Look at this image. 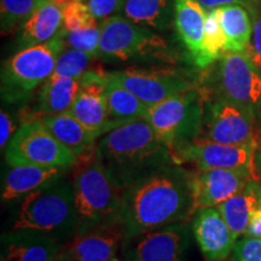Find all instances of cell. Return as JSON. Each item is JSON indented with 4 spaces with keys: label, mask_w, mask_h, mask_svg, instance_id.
Masks as SVG:
<instances>
[{
    "label": "cell",
    "mask_w": 261,
    "mask_h": 261,
    "mask_svg": "<svg viewBox=\"0 0 261 261\" xmlns=\"http://www.w3.org/2000/svg\"><path fill=\"white\" fill-rule=\"evenodd\" d=\"M244 236L261 238V207L254 211L250 215Z\"/></svg>",
    "instance_id": "37"
},
{
    "label": "cell",
    "mask_w": 261,
    "mask_h": 261,
    "mask_svg": "<svg viewBox=\"0 0 261 261\" xmlns=\"http://www.w3.org/2000/svg\"><path fill=\"white\" fill-rule=\"evenodd\" d=\"M197 2L200 3L205 10H211V9L220 8V6L231 5V4H241L248 8L253 0H197Z\"/></svg>",
    "instance_id": "38"
},
{
    "label": "cell",
    "mask_w": 261,
    "mask_h": 261,
    "mask_svg": "<svg viewBox=\"0 0 261 261\" xmlns=\"http://www.w3.org/2000/svg\"><path fill=\"white\" fill-rule=\"evenodd\" d=\"M96 58L97 57L85 51L65 47L57 58L56 68H55L54 73L62 75V76L80 79L86 71L91 70V64L93 63Z\"/></svg>",
    "instance_id": "30"
},
{
    "label": "cell",
    "mask_w": 261,
    "mask_h": 261,
    "mask_svg": "<svg viewBox=\"0 0 261 261\" xmlns=\"http://www.w3.org/2000/svg\"><path fill=\"white\" fill-rule=\"evenodd\" d=\"M9 230H32L58 238H70L77 232V215L73 181L64 175L19 198Z\"/></svg>",
    "instance_id": "3"
},
{
    "label": "cell",
    "mask_w": 261,
    "mask_h": 261,
    "mask_svg": "<svg viewBox=\"0 0 261 261\" xmlns=\"http://www.w3.org/2000/svg\"><path fill=\"white\" fill-rule=\"evenodd\" d=\"M256 116L260 117V121H261V100L259 107H257V112H256ZM260 132H261V125H260Z\"/></svg>",
    "instance_id": "42"
},
{
    "label": "cell",
    "mask_w": 261,
    "mask_h": 261,
    "mask_svg": "<svg viewBox=\"0 0 261 261\" xmlns=\"http://www.w3.org/2000/svg\"><path fill=\"white\" fill-rule=\"evenodd\" d=\"M62 27V9L50 0H44L19 28L17 46L22 50L50 41L58 35Z\"/></svg>",
    "instance_id": "22"
},
{
    "label": "cell",
    "mask_w": 261,
    "mask_h": 261,
    "mask_svg": "<svg viewBox=\"0 0 261 261\" xmlns=\"http://www.w3.org/2000/svg\"><path fill=\"white\" fill-rule=\"evenodd\" d=\"M42 2L44 0H2L0 25L3 34L21 28Z\"/></svg>",
    "instance_id": "29"
},
{
    "label": "cell",
    "mask_w": 261,
    "mask_h": 261,
    "mask_svg": "<svg viewBox=\"0 0 261 261\" xmlns=\"http://www.w3.org/2000/svg\"><path fill=\"white\" fill-rule=\"evenodd\" d=\"M125 238V228L116 219L74 234L61 254L69 261H110Z\"/></svg>",
    "instance_id": "14"
},
{
    "label": "cell",
    "mask_w": 261,
    "mask_h": 261,
    "mask_svg": "<svg viewBox=\"0 0 261 261\" xmlns=\"http://www.w3.org/2000/svg\"><path fill=\"white\" fill-rule=\"evenodd\" d=\"M231 261H261V238H238L231 253Z\"/></svg>",
    "instance_id": "34"
},
{
    "label": "cell",
    "mask_w": 261,
    "mask_h": 261,
    "mask_svg": "<svg viewBox=\"0 0 261 261\" xmlns=\"http://www.w3.org/2000/svg\"><path fill=\"white\" fill-rule=\"evenodd\" d=\"M122 16L133 23L152 29L166 31L174 22V2L172 0H126Z\"/></svg>",
    "instance_id": "25"
},
{
    "label": "cell",
    "mask_w": 261,
    "mask_h": 261,
    "mask_svg": "<svg viewBox=\"0 0 261 261\" xmlns=\"http://www.w3.org/2000/svg\"><path fill=\"white\" fill-rule=\"evenodd\" d=\"M80 90V79L52 74L42 84L37 112L40 116L69 112Z\"/></svg>",
    "instance_id": "24"
},
{
    "label": "cell",
    "mask_w": 261,
    "mask_h": 261,
    "mask_svg": "<svg viewBox=\"0 0 261 261\" xmlns=\"http://www.w3.org/2000/svg\"><path fill=\"white\" fill-rule=\"evenodd\" d=\"M106 73L91 69L80 77V90L69 113L98 138L117 127L110 120L106 98Z\"/></svg>",
    "instance_id": "15"
},
{
    "label": "cell",
    "mask_w": 261,
    "mask_h": 261,
    "mask_svg": "<svg viewBox=\"0 0 261 261\" xmlns=\"http://www.w3.org/2000/svg\"><path fill=\"white\" fill-rule=\"evenodd\" d=\"M256 114L253 110L223 97L204 104L203 127L196 142L228 145H257Z\"/></svg>",
    "instance_id": "9"
},
{
    "label": "cell",
    "mask_w": 261,
    "mask_h": 261,
    "mask_svg": "<svg viewBox=\"0 0 261 261\" xmlns=\"http://www.w3.org/2000/svg\"><path fill=\"white\" fill-rule=\"evenodd\" d=\"M261 207V181L253 179L242 191L218 205L233 237H243L253 212Z\"/></svg>",
    "instance_id": "23"
},
{
    "label": "cell",
    "mask_w": 261,
    "mask_h": 261,
    "mask_svg": "<svg viewBox=\"0 0 261 261\" xmlns=\"http://www.w3.org/2000/svg\"><path fill=\"white\" fill-rule=\"evenodd\" d=\"M226 45L224 51H246L253 33L250 12L241 4L225 5L219 8Z\"/></svg>",
    "instance_id": "27"
},
{
    "label": "cell",
    "mask_w": 261,
    "mask_h": 261,
    "mask_svg": "<svg viewBox=\"0 0 261 261\" xmlns=\"http://www.w3.org/2000/svg\"><path fill=\"white\" fill-rule=\"evenodd\" d=\"M80 2H84V0H80Z\"/></svg>",
    "instance_id": "44"
},
{
    "label": "cell",
    "mask_w": 261,
    "mask_h": 261,
    "mask_svg": "<svg viewBox=\"0 0 261 261\" xmlns=\"http://www.w3.org/2000/svg\"><path fill=\"white\" fill-rule=\"evenodd\" d=\"M218 97L256 114L261 100V70L244 51H224L218 67Z\"/></svg>",
    "instance_id": "11"
},
{
    "label": "cell",
    "mask_w": 261,
    "mask_h": 261,
    "mask_svg": "<svg viewBox=\"0 0 261 261\" xmlns=\"http://www.w3.org/2000/svg\"><path fill=\"white\" fill-rule=\"evenodd\" d=\"M126 0H89L87 5L97 19H106L122 9Z\"/></svg>",
    "instance_id": "35"
},
{
    "label": "cell",
    "mask_w": 261,
    "mask_h": 261,
    "mask_svg": "<svg viewBox=\"0 0 261 261\" xmlns=\"http://www.w3.org/2000/svg\"><path fill=\"white\" fill-rule=\"evenodd\" d=\"M248 11L252 16L253 33L244 52L261 70V0H253L248 6Z\"/></svg>",
    "instance_id": "33"
},
{
    "label": "cell",
    "mask_w": 261,
    "mask_h": 261,
    "mask_svg": "<svg viewBox=\"0 0 261 261\" xmlns=\"http://www.w3.org/2000/svg\"><path fill=\"white\" fill-rule=\"evenodd\" d=\"M68 169L32 165H8L2 182V201L11 202L24 197L48 182L63 177Z\"/></svg>",
    "instance_id": "21"
},
{
    "label": "cell",
    "mask_w": 261,
    "mask_h": 261,
    "mask_svg": "<svg viewBox=\"0 0 261 261\" xmlns=\"http://www.w3.org/2000/svg\"><path fill=\"white\" fill-rule=\"evenodd\" d=\"M226 45V37L220 22L219 8L211 9L204 22V68L219 60Z\"/></svg>",
    "instance_id": "28"
},
{
    "label": "cell",
    "mask_w": 261,
    "mask_h": 261,
    "mask_svg": "<svg viewBox=\"0 0 261 261\" xmlns=\"http://www.w3.org/2000/svg\"><path fill=\"white\" fill-rule=\"evenodd\" d=\"M255 171L257 179L261 181V148L257 149L256 155H255Z\"/></svg>",
    "instance_id": "39"
},
{
    "label": "cell",
    "mask_w": 261,
    "mask_h": 261,
    "mask_svg": "<svg viewBox=\"0 0 261 261\" xmlns=\"http://www.w3.org/2000/svg\"><path fill=\"white\" fill-rule=\"evenodd\" d=\"M63 15V27L62 31L69 32L85 27L96 25L97 18L91 12L89 5L80 0H73L62 9Z\"/></svg>",
    "instance_id": "32"
},
{
    "label": "cell",
    "mask_w": 261,
    "mask_h": 261,
    "mask_svg": "<svg viewBox=\"0 0 261 261\" xmlns=\"http://www.w3.org/2000/svg\"><path fill=\"white\" fill-rule=\"evenodd\" d=\"M107 75L149 107L194 87L190 81L173 70L126 69L110 71Z\"/></svg>",
    "instance_id": "13"
},
{
    "label": "cell",
    "mask_w": 261,
    "mask_h": 261,
    "mask_svg": "<svg viewBox=\"0 0 261 261\" xmlns=\"http://www.w3.org/2000/svg\"><path fill=\"white\" fill-rule=\"evenodd\" d=\"M64 244L51 234L9 230L2 234L0 261H54Z\"/></svg>",
    "instance_id": "18"
},
{
    "label": "cell",
    "mask_w": 261,
    "mask_h": 261,
    "mask_svg": "<svg viewBox=\"0 0 261 261\" xmlns=\"http://www.w3.org/2000/svg\"><path fill=\"white\" fill-rule=\"evenodd\" d=\"M99 57L109 62L174 60L172 48L165 39L151 29L119 15L110 16L100 23Z\"/></svg>",
    "instance_id": "5"
},
{
    "label": "cell",
    "mask_w": 261,
    "mask_h": 261,
    "mask_svg": "<svg viewBox=\"0 0 261 261\" xmlns=\"http://www.w3.org/2000/svg\"><path fill=\"white\" fill-rule=\"evenodd\" d=\"M76 166L73 187L77 232L119 219L121 192L104 168L94 159Z\"/></svg>",
    "instance_id": "4"
},
{
    "label": "cell",
    "mask_w": 261,
    "mask_h": 261,
    "mask_svg": "<svg viewBox=\"0 0 261 261\" xmlns=\"http://www.w3.org/2000/svg\"><path fill=\"white\" fill-rule=\"evenodd\" d=\"M54 261H69V260H67V259H65V257H64L63 255H62V254L60 253V254H58V255H57L56 259H55Z\"/></svg>",
    "instance_id": "41"
},
{
    "label": "cell",
    "mask_w": 261,
    "mask_h": 261,
    "mask_svg": "<svg viewBox=\"0 0 261 261\" xmlns=\"http://www.w3.org/2000/svg\"><path fill=\"white\" fill-rule=\"evenodd\" d=\"M253 179H257L256 173L248 169L214 168L191 172L196 208L198 211L200 208L218 207L242 191Z\"/></svg>",
    "instance_id": "16"
},
{
    "label": "cell",
    "mask_w": 261,
    "mask_h": 261,
    "mask_svg": "<svg viewBox=\"0 0 261 261\" xmlns=\"http://www.w3.org/2000/svg\"><path fill=\"white\" fill-rule=\"evenodd\" d=\"M110 261H121V260H120L119 257H117V256H115V257H113V259L110 260Z\"/></svg>",
    "instance_id": "43"
},
{
    "label": "cell",
    "mask_w": 261,
    "mask_h": 261,
    "mask_svg": "<svg viewBox=\"0 0 261 261\" xmlns=\"http://www.w3.org/2000/svg\"><path fill=\"white\" fill-rule=\"evenodd\" d=\"M65 148L77 159V163L94 159L98 137L69 112L38 117Z\"/></svg>",
    "instance_id": "19"
},
{
    "label": "cell",
    "mask_w": 261,
    "mask_h": 261,
    "mask_svg": "<svg viewBox=\"0 0 261 261\" xmlns=\"http://www.w3.org/2000/svg\"><path fill=\"white\" fill-rule=\"evenodd\" d=\"M257 145H228L212 142H194L174 152L179 165L192 163L197 171L214 168L255 171Z\"/></svg>",
    "instance_id": "12"
},
{
    "label": "cell",
    "mask_w": 261,
    "mask_h": 261,
    "mask_svg": "<svg viewBox=\"0 0 261 261\" xmlns=\"http://www.w3.org/2000/svg\"><path fill=\"white\" fill-rule=\"evenodd\" d=\"M16 130L17 129L15 128L11 116L5 110H2V113H0V132H2V135H0V146H2V149L8 146Z\"/></svg>",
    "instance_id": "36"
},
{
    "label": "cell",
    "mask_w": 261,
    "mask_h": 261,
    "mask_svg": "<svg viewBox=\"0 0 261 261\" xmlns=\"http://www.w3.org/2000/svg\"><path fill=\"white\" fill-rule=\"evenodd\" d=\"M207 11L197 0H174V25L191 61L204 68V22Z\"/></svg>",
    "instance_id": "20"
},
{
    "label": "cell",
    "mask_w": 261,
    "mask_h": 261,
    "mask_svg": "<svg viewBox=\"0 0 261 261\" xmlns=\"http://www.w3.org/2000/svg\"><path fill=\"white\" fill-rule=\"evenodd\" d=\"M61 35L65 47L76 48L87 52L94 57H99L100 25H91L75 31L64 32L61 29Z\"/></svg>",
    "instance_id": "31"
},
{
    "label": "cell",
    "mask_w": 261,
    "mask_h": 261,
    "mask_svg": "<svg viewBox=\"0 0 261 261\" xmlns=\"http://www.w3.org/2000/svg\"><path fill=\"white\" fill-rule=\"evenodd\" d=\"M50 2L54 3V4L58 5L61 9H63L65 5H68V4H69V3L73 2V0H50Z\"/></svg>",
    "instance_id": "40"
},
{
    "label": "cell",
    "mask_w": 261,
    "mask_h": 261,
    "mask_svg": "<svg viewBox=\"0 0 261 261\" xmlns=\"http://www.w3.org/2000/svg\"><path fill=\"white\" fill-rule=\"evenodd\" d=\"M6 165H32L70 169L77 159L39 119L24 122L16 130L5 151Z\"/></svg>",
    "instance_id": "8"
},
{
    "label": "cell",
    "mask_w": 261,
    "mask_h": 261,
    "mask_svg": "<svg viewBox=\"0 0 261 261\" xmlns=\"http://www.w3.org/2000/svg\"><path fill=\"white\" fill-rule=\"evenodd\" d=\"M65 48L61 32L44 44L18 50L3 63L2 98L6 103L24 100L54 74L57 58Z\"/></svg>",
    "instance_id": "6"
},
{
    "label": "cell",
    "mask_w": 261,
    "mask_h": 261,
    "mask_svg": "<svg viewBox=\"0 0 261 261\" xmlns=\"http://www.w3.org/2000/svg\"><path fill=\"white\" fill-rule=\"evenodd\" d=\"M191 225L192 234L205 260L224 261L231 255L236 238L219 208H200Z\"/></svg>",
    "instance_id": "17"
},
{
    "label": "cell",
    "mask_w": 261,
    "mask_h": 261,
    "mask_svg": "<svg viewBox=\"0 0 261 261\" xmlns=\"http://www.w3.org/2000/svg\"><path fill=\"white\" fill-rule=\"evenodd\" d=\"M106 77V98L110 120L120 126L133 120L146 119L149 106L125 89L122 85L108 76L107 73Z\"/></svg>",
    "instance_id": "26"
},
{
    "label": "cell",
    "mask_w": 261,
    "mask_h": 261,
    "mask_svg": "<svg viewBox=\"0 0 261 261\" xmlns=\"http://www.w3.org/2000/svg\"><path fill=\"white\" fill-rule=\"evenodd\" d=\"M94 160L120 192L137 179L175 162L172 150L145 119L125 122L102 136Z\"/></svg>",
    "instance_id": "2"
},
{
    "label": "cell",
    "mask_w": 261,
    "mask_h": 261,
    "mask_svg": "<svg viewBox=\"0 0 261 261\" xmlns=\"http://www.w3.org/2000/svg\"><path fill=\"white\" fill-rule=\"evenodd\" d=\"M204 103L196 87L149 107L146 121L173 151L198 139L203 127Z\"/></svg>",
    "instance_id": "7"
},
{
    "label": "cell",
    "mask_w": 261,
    "mask_h": 261,
    "mask_svg": "<svg viewBox=\"0 0 261 261\" xmlns=\"http://www.w3.org/2000/svg\"><path fill=\"white\" fill-rule=\"evenodd\" d=\"M196 212L191 172L173 162L129 184L121 192L117 218L128 240L190 220Z\"/></svg>",
    "instance_id": "1"
},
{
    "label": "cell",
    "mask_w": 261,
    "mask_h": 261,
    "mask_svg": "<svg viewBox=\"0 0 261 261\" xmlns=\"http://www.w3.org/2000/svg\"><path fill=\"white\" fill-rule=\"evenodd\" d=\"M189 220L168 225L125 240V261H185L191 244Z\"/></svg>",
    "instance_id": "10"
}]
</instances>
